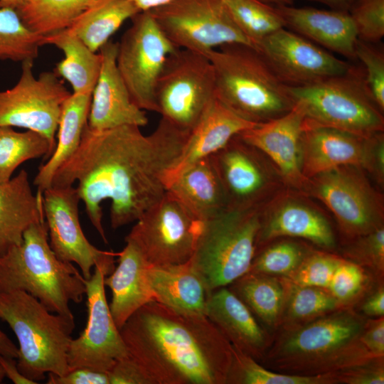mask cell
<instances>
[{
	"mask_svg": "<svg viewBox=\"0 0 384 384\" xmlns=\"http://www.w3.org/2000/svg\"><path fill=\"white\" fill-rule=\"evenodd\" d=\"M189 134L162 117L149 135L134 125L97 130L87 124L78 148L56 171L51 186L78 183L87 216L107 243L102 202H111L113 229L136 222L166 193L165 176Z\"/></svg>",
	"mask_w": 384,
	"mask_h": 384,
	"instance_id": "obj_1",
	"label": "cell"
},
{
	"mask_svg": "<svg viewBox=\"0 0 384 384\" xmlns=\"http://www.w3.org/2000/svg\"><path fill=\"white\" fill-rule=\"evenodd\" d=\"M119 331L148 384H226L232 345L206 316L184 315L154 300Z\"/></svg>",
	"mask_w": 384,
	"mask_h": 384,
	"instance_id": "obj_2",
	"label": "cell"
},
{
	"mask_svg": "<svg viewBox=\"0 0 384 384\" xmlns=\"http://www.w3.org/2000/svg\"><path fill=\"white\" fill-rule=\"evenodd\" d=\"M366 317L343 307L304 324L279 329L261 365L275 372L318 376L362 364L375 358L361 336Z\"/></svg>",
	"mask_w": 384,
	"mask_h": 384,
	"instance_id": "obj_3",
	"label": "cell"
},
{
	"mask_svg": "<svg viewBox=\"0 0 384 384\" xmlns=\"http://www.w3.org/2000/svg\"><path fill=\"white\" fill-rule=\"evenodd\" d=\"M27 292L49 311L73 316L70 302L85 296V279L50 247L45 219L29 226L21 244L0 255V292Z\"/></svg>",
	"mask_w": 384,
	"mask_h": 384,
	"instance_id": "obj_4",
	"label": "cell"
},
{
	"mask_svg": "<svg viewBox=\"0 0 384 384\" xmlns=\"http://www.w3.org/2000/svg\"><path fill=\"white\" fill-rule=\"evenodd\" d=\"M206 55L214 70L216 98L243 119L263 123L283 115L294 105L289 86L256 48L230 43Z\"/></svg>",
	"mask_w": 384,
	"mask_h": 384,
	"instance_id": "obj_5",
	"label": "cell"
},
{
	"mask_svg": "<svg viewBox=\"0 0 384 384\" xmlns=\"http://www.w3.org/2000/svg\"><path fill=\"white\" fill-rule=\"evenodd\" d=\"M0 318L17 338V366L24 376L38 383L46 374L63 375L70 370L73 315L53 313L27 292L13 290L0 292Z\"/></svg>",
	"mask_w": 384,
	"mask_h": 384,
	"instance_id": "obj_6",
	"label": "cell"
},
{
	"mask_svg": "<svg viewBox=\"0 0 384 384\" xmlns=\"http://www.w3.org/2000/svg\"><path fill=\"white\" fill-rule=\"evenodd\" d=\"M261 209L228 208L204 221L190 263L209 294L249 272L262 225Z\"/></svg>",
	"mask_w": 384,
	"mask_h": 384,
	"instance_id": "obj_7",
	"label": "cell"
},
{
	"mask_svg": "<svg viewBox=\"0 0 384 384\" xmlns=\"http://www.w3.org/2000/svg\"><path fill=\"white\" fill-rule=\"evenodd\" d=\"M289 90L311 123L366 138L383 130L382 111L365 86L363 72L356 66L345 75Z\"/></svg>",
	"mask_w": 384,
	"mask_h": 384,
	"instance_id": "obj_8",
	"label": "cell"
},
{
	"mask_svg": "<svg viewBox=\"0 0 384 384\" xmlns=\"http://www.w3.org/2000/svg\"><path fill=\"white\" fill-rule=\"evenodd\" d=\"M156 98L162 118L191 132L215 98L214 70L208 56L176 49L166 60Z\"/></svg>",
	"mask_w": 384,
	"mask_h": 384,
	"instance_id": "obj_9",
	"label": "cell"
},
{
	"mask_svg": "<svg viewBox=\"0 0 384 384\" xmlns=\"http://www.w3.org/2000/svg\"><path fill=\"white\" fill-rule=\"evenodd\" d=\"M203 223L167 191L136 221L124 240L150 266L183 264L191 259Z\"/></svg>",
	"mask_w": 384,
	"mask_h": 384,
	"instance_id": "obj_10",
	"label": "cell"
},
{
	"mask_svg": "<svg viewBox=\"0 0 384 384\" xmlns=\"http://www.w3.org/2000/svg\"><path fill=\"white\" fill-rule=\"evenodd\" d=\"M148 11L176 48L206 55L225 44L253 46L223 0H171Z\"/></svg>",
	"mask_w": 384,
	"mask_h": 384,
	"instance_id": "obj_11",
	"label": "cell"
},
{
	"mask_svg": "<svg viewBox=\"0 0 384 384\" xmlns=\"http://www.w3.org/2000/svg\"><path fill=\"white\" fill-rule=\"evenodd\" d=\"M118 42L117 65L134 103L158 112L156 89L168 57L176 48L163 33L149 11L132 18Z\"/></svg>",
	"mask_w": 384,
	"mask_h": 384,
	"instance_id": "obj_12",
	"label": "cell"
},
{
	"mask_svg": "<svg viewBox=\"0 0 384 384\" xmlns=\"http://www.w3.org/2000/svg\"><path fill=\"white\" fill-rule=\"evenodd\" d=\"M70 95L55 72L36 78L33 60H25L15 85L0 91V126L36 132L55 146L62 108Z\"/></svg>",
	"mask_w": 384,
	"mask_h": 384,
	"instance_id": "obj_13",
	"label": "cell"
},
{
	"mask_svg": "<svg viewBox=\"0 0 384 384\" xmlns=\"http://www.w3.org/2000/svg\"><path fill=\"white\" fill-rule=\"evenodd\" d=\"M80 201L73 186H50L42 194L50 247L61 260L75 263L84 279H88L95 266L112 272L118 252L100 250L89 242L80 223Z\"/></svg>",
	"mask_w": 384,
	"mask_h": 384,
	"instance_id": "obj_14",
	"label": "cell"
},
{
	"mask_svg": "<svg viewBox=\"0 0 384 384\" xmlns=\"http://www.w3.org/2000/svg\"><path fill=\"white\" fill-rule=\"evenodd\" d=\"M108 274L107 270L95 266L85 279L87 320L79 336L71 340L68 353L70 370L88 368L108 371L129 356L107 300L104 279Z\"/></svg>",
	"mask_w": 384,
	"mask_h": 384,
	"instance_id": "obj_15",
	"label": "cell"
},
{
	"mask_svg": "<svg viewBox=\"0 0 384 384\" xmlns=\"http://www.w3.org/2000/svg\"><path fill=\"white\" fill-rule=\"evenodd\" d=\"M355 166H343L312 179V191L333 213L342 232L353 239L383 225L381 205Z\"/></svg>",
	"mask_w": 384,
	"mask_h": 384,
	"instance_id": "obj_16",
	"label": "cell"
},
{
	"mask_svg": "<svg viewBox=\"0 0 384 384\" xmlns=\"http://www.w3.org/2000/svg\"><path fill=\"white\" fill-rule=\"evenodd\" d=\"M257 49L277 77L289 87H300L348 73L353 65L285 28L266 36Z\"/></svg>",
	"mask_w": 384,
	"mask_h": 384,
	"instance_id": "obj_17",
	"label": "cell"
},
{
	"mask_svg": "<svg viewBox=\"0 0 384 384\" xmlns=\"http://www.w3.org/2000/svg\"><path fill=\"white\" fill-rule=\"evenodd\" d=\"M118 43L111 41L100 48L99 77L92 92L87 124L103 130L123 125L148 124L144 110L132 101L117 65Z\"/></svg>",
	"mask_w": 384,
	"mask_h": 384,
	"instance_id": "obj_18",
	"label": "cell"
},
{
	"mask_svg": "<svg viewBox=\"0 0 384 384\" xmlns=\"http://www.w3.org/2000/svg\"><path fill=\"white\" fill-rule=\"evenodd\" d=\"M304 124V112L294 104L283 115L257 124L239 136L272 160L287 181L301 185L307 181L302 171Z\"/></svg>",
	"mask_w": 384,
	"mask_h": 384,
	"instance_id": "obj_19",
	"label": "cell"
},
{
	"mask_svg": "<svg viewBox=\"0 0 384 384\" xmlns=\"http://www.w3.org/2000/svg\"><path fill=\"white\" fill-rule=\"evenodd\" d=\"M258 151L238 134L211 156L229 208L260 206L267 178Z\"/></svg>",
	"mask_w": 384,
	"mask_h": 384,
	"instance_id": "obj_20",
	"label": "cell"
},
{
	"mask_svg": "<svg viewBox=\"0 0 384 384\" xmlns=\"http://www.w3.org/2000/svg\"><path fill=\"white\" fill-rule=\"evenodd\" d=\"M368 138L305 119L302 149L304 177L308 180L343 166H365Z\"/></svg>",
	"mask_w": 384,
	"mask_h": 384,
	"instance_id": "obj_21",
	"label": "cell"
},
{
	"mask_svg": "<svg viewBox=\"0 0 384 384\" xmlns=\"http://www.w3.org/2000/svg\"><path fill=\"white\" fill-rule=\"evenodd\" d=\"M206 316L230 343L260 362L271 345L273 334L267 331L247 306L228 287L211 292Z\"/></svg>",
	"mask_w": 384,
	"mask_h": 384,
	"instance_id": "obj_22",
	"label": "cell"
},
{
	"mask_svg": "<svg viewBox=\"0 0 384 384\" xmlns=\"http://www.w3.org/2000/svg\"><path fill=\"white\" fill-rule=\"evenodd\" d=\"M275 6L284 21V28L348 59L356 60L358 37L348 11L297 8L291 5Z\"/></svg>",
	"mask_w": 384,
	"mask_h": 384,
	"instance_id": "obj_23",
	"label": "cell"
},
{
	"mask_svg": "<svg viewBox=\"0 0 384 384\" xmlns=\"http://www.w3.org/2000/svg\"><path fill=\"white\" fill-rule=\"evenodd\" d=\"M257 124L238 115L215 97L191 131L178 160L167 171V189L186 168L215 154L235 136Z\"/></svg>",
	"mask_w": 384,
	"mask_h": 384,
	"instance_id": "obj_24",
	"label": "cell"
},
{
	"mask_svg": "<svg viewBox=\"0 0 384 384\" xmlns=\"http://www.w3.org/2000/svg\"><path fill=\"white\" fill-rule=\"evenodd\" d=\"M125 242L117 253V266L104 279L112 293L109 306L119 329L136 311L154 300L146 275L149 265L134 245Z\"/></svg>",
	"mask_w": 384,
	"mask_h": 384,
	"instance_id": "obj_25",
	"label": "cell"
},
{
	"mask_svg": "<svg viewBox=\"0 0 384 384\" xmlns=\"http://www.w3.org/2000/svg\"><path fill=\"white\" fill-rule=\"evenodd\" d=\"M146 275L155 301L184 315L206 316L209 293L190 261L149 265Z\"/></svg>",
	"mask_w": 384,
	"mask_h": 384,
	"instance_id": "obj_26",
	"label": "cell"
},
{
	"mask_svg": "<svg viewBox=\"0 0 384 384\" xmlns=\"http://www.w3.org/2000/svg\"><path fill=\"white\" fill-rule=\"evenodd\" d=\"M43 220L42 193H33L26 170L0 183V255L21 244L25 230Z\"/></svg>",
	"mask_w": 384,
	"mask_h": 384,
	"instance_id": "obj_27",
	"label": "cell"
},
{
	"mask_svg": "<svg viewBox=\"0 0 384 384\" xmlns=\"http://www.w3.org/2000/svg\"><path fill=\"white\" fill-rule=\"evenodd\" d=\"M280 237L303 238L326 249L336 245L335 237L327 220L318 211L294 201L282 204L267 216L262 212L256 252Z\"/></svg>",
	"mask_w": 384,
	"mask_h": 384,
	"instance_id": "obj_28",
	"label": "cell"
},
{
	"mask_svg": "<svg viewBox=\"0 0 384 384\" xmlns=\"http://www.w3.org/2000/svg\"><path fill=\"white\" fill-rule=\"evenodd\" d=\"M167 191L203 222L229 208L211 156L197 161L183 170Z\"/></svg>",
	"mask_w": 384,
	"mask_h": 384,
	"instance_id": "obj_29",
	"label": "cell"
},
{
	"mask_svg": "<svg viewBox=\"0 0 384 384\" xmlns=\"http://www.w3.org/2000/svg\"><path fill=\"white\" fill-rule=\"evenodd\" d=\"M91 98L92 94L72 93L63 104L54 150L33 180L37 192L43 193L51 186L56 171L78 148L87 124Z\"/></svg>",
	"mask_w": 384,
	"mask_h": 384,
	"instance_id": "obj_30",
	"label": "cell"
},
{
	"mask_svg": "<svg viewBox=\"0 0 384 384\" xmlns=\"http://www.w3.org/2000/svg\"><path fill=\"white\" fill-rule=\"evenodd\" d=\"M227 287L267 331L274 334L279 329L285 296L281 278L249 271Z\"/></svg>",
	"mask_w": 384,
	"mask_h": 384,
	"instance_id": "obj_31",
	"label": "cell"
},
{
	"mask_svg": "<svg viewBox=\"0 0 384 384\" xmlns=\"http://www.w3.org/2000/svg\"><path fill=\"white\" fill-rule=\"evenodd\" d=\"M43 43L63 51L64 58L57 63L55 73L70 84L73 93L92 94L100 72V53L91 50L66 30L43 36Z\"/></svg>",
	"mask_w": 384,
	"mask_h": 384,
	"instance_id": "obj_32",
	"label": "cell"
},
{
	"mask_svg": "<svg viewBox=\"0 0 384 384\" xmlns=\"http://www.w3.org/2000/svg\"><path fill=\"white\" fill-rule=\"evenodd\" d=\"M140 11L132 0H95L65 30L97 52L126 20Z\"/></svg>",
	"mask_w": 384,
	"mask_h": 384,
	"instance_id": "obj_33",
	"label": "cell"
},
{
	"mask_svg": "<svg viewBox=\"0 0 384 384\" xmlns=\"http://www.w3.org/2000/svg\"><path fill=\"white\" fill-rule=\"evenodd\" d=\"M95 0H26L15 11L23 24L45 36L68 28Z\"/></svg>",
	"mask_w": 384,
	"mask_h": 384,
	"instance_id": "obj_34",
	"label": "cell"
},
{
	"mask_svg": "<svg viewBox=\"0 0 384 384\" xmlns=\"http://www.w3.org/2000/svg\"><path fill=\"white\" fill-rule=\"evenodd\" d=\"M281 279L285 296L279 329L297 326L343 308L327 289L299 286Z\"/></svg>",
	"mask_w": 384,
	"mask_h": 384,
	"instance_id": "obj_35",
	"label": "cell"
},
{
	"mask_svg": "<svg viewBox=\"0 0 384 384\" xmlns=\"http://www.w3.org/2000/svg\"><path fill=\"white\" fill-rule=\"evenodd\" d=\"M55 148L46 137L31 131L20 132L9 126H0V183L9 181L23 162L50 156Z\"/></svg>",
	"mask_w": 384,
	"mask_h": 384,
	"instance_id": "obj_36",
	"label": "cell"
},
{
	"mask_svg": "<svg viewBox=\"0 0 384 384\" xmlns=\"http://www.w3.org/2000/svg\"><path fill=\"white\" fill-rule=\"evenodd\" d=\"M223 1L238 26L257 49L266 36L284 28L275 6L259 0Z\"/></svg>",
	"mask_w": 384,
	"mask_h": 384,
	"instance_id": "obj_37",
	"label": "cell"
},
{
	"mask_svg": "<svg viewBox=\"0 0 384 384\" xmlns=\"http://www.w3.org/2000/svg\"><path fill=\"white\" fill-rule=\"evenodd\" d=\"M232 348L226 384H335L331 373L309 377L275 372L233 346Z\"/></svg>",
	"mask_w": 384,
	"mask_h": 384,
	"instance_id": "obj_38",
	"label": "cell"
},
{
	"mask_svg": "<svg viewBox=\"0 0 384 384\" xmlns=\"http://www.w3.org/2000/svg\"><path fill=\"white\" fill-rule=\"evenodd\" d=\"M43 38L29 30L14 9L0 6V60L34 61Z\"/></svg>",
	"mask_w": 384,
	"mask_h": 384,
	"instance_id": "obj_39",
	"label": "cell"
},
{
	"mask_svg": "<svg viewBox=\"0 0 384 384\" xmlns=\"http://www.w3.org/2000/svg\"><path fill=\"white\" fill-rule=\"evenodd\" d=\"M309 252L296 242L282 240L258 250L249 271L285 278L298 268Z\"/></svg>",
	"mask_w": 384,
	"mask_h": 384,
	"instance_id": "obj_40",
	"label": "cell"
},
{
	"mask_svg": "<svg viewBox=\"0 0 384 384\" xmlns=\"http://www.w3.org/2000/svg\"><path fill=\"white\" fill-rule=\"evenodd\" d=\"M373 282L378 281L370 272L343 257L332 277L328 291L343 307L354 308L373 289Z\"/></svg>",
	"mask_w": 384,
	"mask_h": 384,
	"instance_id": "obj_41",
	"label": "cell"
},
{
	"mask_svg": "<svg viewBox=\"0 0 384 384\" xmlns=\"http://www.w3.org/2000/svg\"><path fill=\"white\" fill-rule=\"evenodd\" d=\"M343 257L320 251H311L298 268L283 278L292 284L328 290L332 277Z\"/></svg>",
	"mask_w": 384,
	"mask_h": 384,
	"instance_id": "obj_42",
	"label": "cell"
},
{
	"mask_svg": "<svg viewBox=\"0 0 384 384\" xmlns=\"http://www.w3.org/2000/svg\"><path fill=\"white\" fill-rule=\"evenodd\" d=\"M354 241L344 250L346 259L370 272L378 282L384 275V228L353 238Z\"/></svg>",
	"mask_w": 384,
	"mask_h": 384,
	"instance_id": "obj_43",
	"label": "cell"
},
{
	"mask_svg": "<svg viewBox=\"0 0 384 384\" xmlns=\"http://www.w3.org/2000/svg\"><path fill=\"white\" fill-rule=\"evenodd\" d=\"M374 44L358 39L356 46V57L364 67V84L369 95L383 112L384 55L381 49L376 48Z\"/></svg>",
	"mask_w": 384,
	"mask_h": 384,
	"instance_id": "obj_44",
	"label": "cell"
},
{
	"mask_svg": "<svg viewBox=\"0 0 384 384\" xmlns=\"http://www.w3.org/2000/svg\"><path fill=\"white\" fill-rule=\"evenodd\" d=\"M359 40L375 43L384 36V0H354L348 9Z\"/></svg>",
	"mask_w": 384,
	"mask_h": 384,
	"instance_id": "obj_45",
	"label": "cell"
},
{
	"mask_svg": "<svg viewBox=\"0 0 384 384\" xmlns=\"http://www.w3.org/2000/svg\"><path fill=\"white\" fill-rule=\"evenodd\" d=\"M335 384H383L384 356L331 373Z\"/></svg>",
	"mask_w": 384,
	"mask_h": 384,
	"instance_id": "obj_46",
	"label": "cell"
},
{
	"mask_svg": "<svg viewBox=\"0 0 384 384\" xmlns=\"http://www.w3.org/2000/svg\"><path fill=\"white\" fill-rule=\"evenodd\" d=\"M48 384H110L109 371H101L88 368L69 370L66 374H48Z\"/></svg>",
	"mask_w": 384,
	"mask_h": 384,
	"instance_id": "obj_47",
	"label": "cell"
},
{
	"mask_svg": "<svg viewBox=\"0 0 384 384\" xmlns=\"http://www.w3.org/2000/svg\"><path fill=\"white\" fill-rule=\"evenodd\" d=\"M361 341L372 355L384 356V316L366 319Z\"/></svg>",
	"mask_w": 384,
	"mask_h": 384,
	"instance_id": "obj_48",
	"label": "cell"
},
{
	"mask_svg": "<svg viewBox=\"0 0 384 384\" xmlns=\"http://www.w3.org/2000/svg\"><path fill=\"white\" fill-rule=\"evenodd\" d=\"M108 371L110 384H148L137 366L129 356L117 361Z\"/></svg>",
	"mask_w": 384,
	"mask_h": 384,
	"instance_id": "obj_49",
	"label": "cell"
},
{
	"mask_svg": "<svg viewBox=\"0 0 384 384\" xmlns=\"http://www.w3.org/2000/svg\"><path fill=\"white\" fill-rule=\"evenodd\" d=\"M361 302L360 311L364 316L380 317L384 316V285L380 282L368 292Z\"/></svg>",
	"mask_w": 384,
	"mask_h": 384,
	"instance_id": "obj_50",
	"label": "cell"
},
{
	"mask_svg": "<svg viewBox=\"0 0 384 384\" xmlns=\"http://www.w3.org/2000/svg\"><path fill=\"white\" fill-rule=\"evenodd\" d=\"M0 366L5 377L15 384H36L37 383L24 376L19 370L16 358L0 355Z\"/></svg>",
	"mask_w": 384,
	"mask_h": 384,
	"instance_id": "obj_51",
	"label": "cell"
},
{
	"mask_svg": "<svg viewBox=\"0 0 384 384\" xmlns=\"http://www.w3.org/2000/svg\"><path fill=\"white\" fill-rule=\"evenodd\" d=\"M1 320V318H0ZM0 355L17 359L18 348L0 327Z\"/></svg>",
	"mask_w": 384,
	"mask_h": 384,
	"instance_id": "obj_52",
	"label": "cell"
},
{
	"mask_svg": "<svg viewBox=\"0 0 384 384\" xmlns=\"http://www.w3.org/2000/svg\"><path fill=\"white\" fill-rule=\"evenodd\" d=\"M324 4L331 9L348 11L349 7L354 0H308Z\"/></svg>",
	"mask_w": 384,
	"mask_h": 384,
	"instance_id": "obj_53",
	"label": "cell"
},
{
	"mask_svg": "<svg viewBox=\"0 0 384 384\" xmlns=\"http://www.w3.org/2000/svg\"><path fill=\"white\" fill-rule=\"evenodd\" d=\"M141 11H148L154 8L164 5L171 0H132Z\"/></svg>",
	"mask_w": 384,
	"mask_h": 384,
	"instance_id": "obj_54",
	"label": "cell"
},
{
	"mask_svg": "<svg viewBox=\"0 0 384 384\" xmlns=\"http://www.w3.org/2000/svg\"><path fill=\"white\" fill-rule=\"evenodd\" d=\"M26 0H0V6L16 10Z\"/></svg>",
	"mask_w": 384,
	"mask_h": 384,
	"instance_id": "obj_55",
	"label": "cell"
},
{
	"mask_svg": "<svg viewBox=\"0 0 384 384\" xmlns=\"http://www.w3.org/2000/svg\"><path fill=\"white\" fill-rule=\"evenodd\" d=\"M263 3L270 4V5H292L294 0H259Z\"/></svg>",
	"mask_w": 384,
	"mask_h": 384,
	"instance_id": "obj_56",
	"label": "cell"
},
{
	"mask_svg": "<svg viewBox=\"0 0 384 384\" xmlns=\"http://www.w3.org/2000/svg\"><path fill=\"white\" fill-rule=\"evenodd\" d=\"M4 378H5L4 372L1 366H0V383H1L3 382Z\"/></svg>",
	"mask_w": 384,
	"mask_h": 384,
	"instance_id": "obj_57",
	"label": "cell"
}]
</instances>
